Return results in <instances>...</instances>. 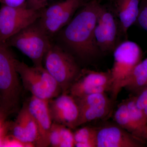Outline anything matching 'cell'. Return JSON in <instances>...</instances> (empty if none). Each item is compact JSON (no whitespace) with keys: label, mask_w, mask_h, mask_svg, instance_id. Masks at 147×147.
I'll return each mask as SVG.
<instances>
[{"label":"cell","mask_w":147,"mask_h":147,"mask_svg":"<svg viewBox=\"0 0 147 147\" xmlns=\"http://www.w3.org/2000/svg\"><path fill=\"white\" fill-rule=\"evenodd\" d=\"M101 6L98 0H90L55 36L56 43L77 61L90 62L101 54L96 44L94 35Z\"/></svg>","instance_id":"1"},{"label":"cell","mask_w":147,"mask_h":147,"mask_svg":"<svg viewBox=\"0 0 147 147\" xmlns=\"http://www.w3.org/2000/svg\"><path fill=\"white\" fill-rule=\"evenodd\" d=\"M9 47L0 42V106L8 116L17 111L21 92L15 58Z\"/></svg>","instance_id":"2"},{"label":"cell","mask_w":147,"mask_h":147,"mask_svg":"<svg viewBox=\"0 0 147 147\" xmlns=\"http://www.w3.org/2000/svg\"><path fill=\"white\" fill-rule=\"evenodd\" d=\"M43 63L44 68L60 87L62 93H68L82 70L73 55L53 41L44 56Z\"/></svg>","instance_id":"3"},{"label":"cell","mask_w":147,"mask_h":147,"mask_svg":"<svg viewBox=\"0 0 147 147\" xmlns=\"http://www.w3.org/2000/svg\"><path fill=\"white\" fill-rule=\"evenodd\" d=\"M53 41L37 20L9 38L5 43L9 47L20 50L31 60L34 66L41 67Z\"/></svg>","instance_id":"4"},{"label":"cell","mask_w":147,"mask_h":147,"mask_svg":"<svg viewBox=\"0 0 147 147\" xmlns=\"http://www.w3.org/2000/svg\"><path fill=\"white\" fill-rule=\"evenodd\" d=\"M14 65L24 88L32 96L49 100L62 93L60 87L44 67L29 66L16 59Z\"/></svg>","instance_id":"5"},{"label":"cell","mask_w":147,"mask_h":147,"mask_svg":"<svg viewBox=\"0 0 147 147\" xmlns=\"http://www.w3.org/2000/svg\"><path fill=\"white\" fill-rule=\"evenodd\" d=\"M114 63L111 69L113 85L112 99L117 100L122 88L121 85L134 67L141 61L142 52L136 42L125 40L119 43L113 51Z\"/></svg>","instance_id":"6"},{"label":"cell","mask_w":147,"mask_h":147,"mask_svg":"<svg viewBox=\"0 0 147 147\" xmlns=\"http://www.w3.org/2000/svg\"><path fill=\"white\" fill-rule=\"evenodd\" d=\"M90 0H61L41 11L38 21L53 40L71 21L79 9Z\"/></svg>","instance_id":"7"},{"label":"cell","mask_w":147,"mask_h":147,"mask_svg":"<svg viewBox=\"0 0 147 147\" xmlns=\"http://www.w3.org/2000/svg\"><path fill=\"white\" fill-rule=\"evenodd\" d=\"M41 11L29 8L26 3L16 7L3 5L0 9V42H5L36 21L40 16Z\"/></svg>","instance_id":"8"},{"label":"cell","mask_w":147,"mask_h":147,"mask_svg":"<svg viewBox=\"0 0 147 147\" xmlns=\"http://www.w3.org/2000/svg\"><path fill=\"white\" fill-rule=\"evenodd\" d=\"M96 44L101 53L113 52L119 43L121 32L115 12L102 5L94 29Z\"/></svg>","instance_id":"9"},{"label":"cell","mask_w":147,"mask_h":147,"mask_svg":"<svg viewBox=\"0 0 147 147\" xmlns=\"http://www.w3.org/2000/svg\"><path fill=\"white\" fill-rule=\"evenodd\" d=\"M112 85L110 70L98 71L84 69L71 85L68 93L74 98H80L96 93L111 92Z\"/></svg>","instance_id":"10"},{"label":"cell","mask_w":147,"mask_h":147,"mask_svg":"<svg viewBox=\"0 0 147 147\" xmlns=\"http://www.w3.org/2000/svg\"><path fill=\"white\" fill-rule=\"evenodd\" d=\"M49 111L53 123L71 129L78 127L80 110L76 99L68 93H61L49 100Z\"/></svg>","instance_id":"11"},{"label":"cell","mask_w":147,"mask_h":147,"mask_svg":"<svg viewBox=\"0 0 147 147\" xmlns=\"http://www.w3.org/2000/svg\"><path fill=\"white\" fill-rule=\"evenodd\" d=\"M75 99L80 110L78 126L104 118L111 112L114 102L106 92L92 94Z\"/></svg>","instance_id":"12"},{"label":"cell","mask_w":147,"mask_h":147,"mask_svg":"<svg viewBox=\"0 0 147 147\" xmlns=\"http://www.w3.org/2000/svg\"><path fill=\"white\" fill-rule=\"evenodd\" d=\"M96 129V147L145 146L144 142L117 123L105 125Z\"/></svg>","instance_id":"13"},{"label":"cell","mask_w":147,"mask_h":147,"mask_svg":"<svg viewBox=\"0 0 147 147\" xmlns=\"http://www.w3.org/2000/svg\"><path fill=\"white\" fill-rule=\"evenodd\" d=\"M49 100H42L32 96L26 104L34 119L38 129L35 146H50V134L53 121L49 111Z\"/></svg>","instance_id":"14"},{"label":"cell","mask_w":147,"mask_h":147,"mask_svg":"<svg viewBox=\"0 0 147 147\" xmlns=\"http://www.w3.org/2000/svg\"><path fill=\"white\" fill-rule=\"evenodd\" d=\"M116 16L122 35L125 37L130 27L136 23L141 0H116Z\"/></svg>","instance_id":"15"},{"label":"cell","mask_w":147,"mask_h":147,"mask_svg":"<svg viewBox=\"0 0 147 147\" xmlns=\"http://www.w3.org/2000/svg\"><path fill=\"white\" fill-rule=\"evenodd\" d=\"M147 85V58L134 67L123 80L121 88L126 89L134 93Z\"/></svg>","instance_id":"16"},{"label":"cell","mask_w":147,"mask_h":147,"mask_svg":"<svg viewBox=\"0 0 147 147\" xmlns=\"http://www.w3.org/2000/svg\"><path fill=\"white\" fill-rule=\"evenodd\" d=\"M131 120L136 131V136L143 142H147V121L143 110L137 108L134 96L125 100Z\"/></svg>","instance_id":"17"},{"label":"cell","mask_w":147,"mask_h":147,"mask_svg":"<svg viewBox=\"0 0 147 147\" xmlns=\"http://www.w3.org/2000/svg\"><path fill=\"white\" fill-rule=\"evenodd\" d=\"M17 117L24 125L27 143L32 147L35 146L38 137V129L34 119L25 105L18 113Z\"/></svg>","instance_id":"18"},{"label":"cell","mask_w":147,"mask_h":147,"mask_svg":"<svg viewBox=\"0 0 147 147\" xmlns=\"http://www.w3.org/2000/svg\"><path fill=\"white\" fill-rule=\"evenodd\" d=\"M73 133L75 147H96V127H84Z\"/></svg>","instance_id":"19"},{"label":"cell","mask_w":147,"mask_h":147,"mask_svg":"<svg viewBox=\"0 0 147 147\" xmlns=\"http://www.w3.org/2000/svg\"><path fill=\"white\" fill-rule=\"evenodd\" d=\"M116 123L122 128L136 136V131L129 115L128 108L125 100L118 106L114 115Z\"/></svg>","instance_id":"20"},{"label":"cell","mask_w":147,"mask_h":147,"mask_svg":"<svg viewBox=\"0 0 147 147\" xmlns=\"http://www.w3.org/2000/svg\"><path fill=\"white\" fill-rule=\"evenodd\" d=\"M61 142L60 147H75L74 133L71 129L62 125L61 128Z\"/></svg>","instance_id":"21"},{"label":"cell","mask_w":147,"mask_h":147,"mask_svg":"<svg viewBox=\"0 0 147 147\" xmlns=\"http://www.w3.org/2000/svg\"><path fill=\"white\" fill-rule=\"evenodd\" d=\"M61 125L53 123L50 131V146L60 147L61 142Z\"/></svg>","instance_id":"22"},{"label":"cell","mask_w":147,"mask_h":147,"mask_svg":"<svg viewBox=\"0 0 147 147\" xmlns=\"http://www.w3.org/2000/svg\"><path fill=\"white\" fill-rule=\"evenodd\" d=\"M136 23L147 32V0H141Z\"/></svg>","instance_id":"23"},{"label":"cell","mask_w":147,"mask_h":147,"mask_svg":"<svg viewBox=\"0 0 147 147\" xmlns=\"http://www.w3.org/2000/svg\"><path fill=\"white\" fill-rule=\"evenodd\" d=\"M134 96V101L137 108L142 110L147 106V85L139 90Z\"/></svg>","instance_id":"24"},{"label":"cell","mask_w":147,"mask_h":147,"mask_svg":"<svg viewBox=\"0 0 147 147\" xmlns=\"http://www.w3.org/2000/svg\"><path fill=\"white\" fill-rule=\"evenodd\" d=\"M49 0H27L26 3L29 8L41 10L47 6Z\"/></svg>","instance_id":"25"},{"label":"cell","mask_w":147,"mask_h":147,"mask_svg":"<svg viewBox=\"0 0 147 147\" xmlns=\"http://www.w3.org/2000/svg\"><path fill=\"white\" fill-rule=\"evenodd\" d=\"M3 147H27L26 145L13 137L7 134L4 141Z\"/></svg>","instance_id":"26"},{"label":"cell","mask_w":147,"mask_h":147,"mask_svg":"<svg viewBox=\"0 0 147 147\" xmlns=\"http://www.w3.org/2000/svg\"><path fill=\"white\" fill-rule=\"evenodd\" d=\"M27 0H0V2L3 5L8 6L16 7L20 6L26 3Z\"/></svg>","instance_id":"27"},{"label":"cell","mask_w":147,"mask_h":147,"mask_svg":"<svg viewBox=\"0 0 147 147\" xmlns=\"http://www.w3.org/2000/svg\"><path fill=\"white\" fill-rule=\"evenodd\" d=\"M8 131V123L6 122L5 125L0 132V147H3L4 141Z\"/></svg>","instance_id":"28"},{"label":"cell","mask_w":147,"mask_h":147,"mask_svg":"<svg viewBox=\"0 0 147 147\" xmlns=\"http://www.w3.org/2000/svg\"><path fill=\"white\" fill-rule=\"evenodd\" d=\"M8 115L3 110L2 107L0 106V120L5 121V119Z\"/></svg>","instance_id":"29"},{"label":"cell","mask_w":147,"mask_h":147,"mask_svg":"<svg viewBox=\"0 0 147 147\" xmlns=\"http://www.w3.org/2000/svg\"><path fill=\"white\" fill-rule=\"evenodd\" d=\"M5 121L0 120V132L2 130L5 124Z\"/></svg>","instance_id":"30"},{"label":"cell","mask_w":147,"mask_h":147,"mask_svg":"<svg viewBox=\"0 0 147 147\" xmlns=\"http://www.w3.org/2000/svg\"><path fill=\"white\" fill-rule=\"evenodd\" d=\"M143 112H144V114L145 117H146V119L147 121V106L144 109V110H143Z\"/></svg>","instance_id":"31"},{"label":"cell","mask_w":147,"mask_h":147,"mask_svg":"<svg viewBox=\"0 0 147 147\" xmlns=\"http://www.w3.org/2000/svg\"><path fill=\"white\" fill-rule=\"evenodd\" d=\"M107 1H115L116 0H107Z\"/></svg>","instance_id":"32"}]
</instances>
